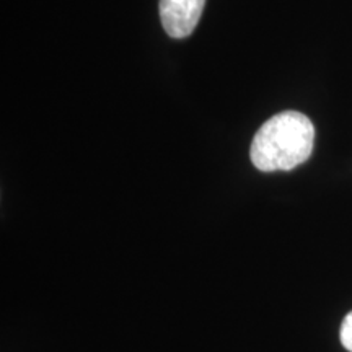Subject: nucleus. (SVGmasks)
Returning a JSON list of instances; mask_svg holds the SVG:
<instances>
[{"label": "nucleus", "mask_w": 352, "mask_h": 352, "mask_svg": "<svg viewBox=\"0 0 352 352\" xmlns=\"http://www.w3.org/2000/svg\"><path fill=\"white\" fill-rule=\"evenodd\" d=\"M340 336H341L342 346H344L347 351L352 352V311L351 314H347L346 318L342 320Z\"/></svg>", "instance_id": "7ed1b4c3"}, {"label": "nucleus", "mask_w": 352, "mask_h": 352, "mask_svg": "<svg viewBox=\"0 0 352 352\" xmlns=\"http://www.w3.org/2000/svg\"><path fill=\"white\" fill-rule=\"evenodd\" d=\"M206 0H160V20L170 38H188L195 32Z\"/></svg>", "instance_id": "f03ea898"}, {"label": "nucleus", "mask_w": 352, "mask_h": 352, "mask_svg": "<svg viewBox=\"0 0 352 352\" xmlns=\"http://www.w3.org/2000/svg\"><path fill=\"white\" fill-rule=\"evenodd\" d=\"M314 142L315 127L305 114L283 111L259 127L250 158L259 171H289L310 158Z\"/></svg>", "instance_id": "f257e3e1"}]
</instances>
